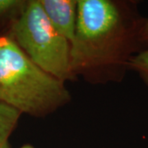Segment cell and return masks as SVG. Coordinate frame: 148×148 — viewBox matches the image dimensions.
<instances>
[{
    "mask_svg": "<svg viewBox=\"0 0 148 148\" xmlns=\"http://www.w3.org/2000/svg\"><path fill=\"white\" fill-rule=\"evenodd\" d=\"M145 17L135 0H77L71 42V68L88 84L119 83L131 58L146 49L141 40Z\"/></svg>",
    "mask_w": 148,
    "mask_h": 148,
    "instance_id": "cell-1",
    "label": "cell"
},
{
    "mask_svg": "<svg viewBox=\"0 0 148 148\" xmlns=\"http://www.w3.org/2000/svg\"><path fill=\"white\" fill-rule=\"evenodd\" d=\"M71 100L65 82L38 67L8 32H0V102L21 114L45 118Z\"/></svg>",
    "mask_w": 148,
    "mask_h": 148,
    "instance_id": "cell-2",
    "label": "cell"
},
{
    "mask_svg": "<svg viewBox=\"0 0 148 148\" xmlns=\"http://www.w3.org/2000/svg\"><path fill=\"white\" fill-rule=\"evenodd\" d=\"M5 32L45 72L65 83L77 80L71 68V44L49 21L39 0H27Z\"/></svg>",
    "mask_w": 148,
    "mask_h": 148,
    "instance_id": "cell-3",
    "label": "cell"
},
{
    "mask_svg": "<svg viewBox=\"0 0 148 148\" xmlns=\"http://www.w3.org/2000/svg\"><path fill=\"white\" fill-rule=\"evenodd\" d=\"M49 21L70 44L77 21V0H39Z\"/></svg>",
    "mask_w": 148,
    "mask_h": 148,
    "instance_id": "cell-4",
    "label": "cell"
},
{
    "mask_svg": "<svg viewBox=\"0 0 148 148\" xmlns=\"http://www.w3.org/2000/svg\"><path fill=\"white\" fill-rule=\"evenodd\" d=\"M21 115L20 111L0 102V148H10L9 138Z\"/></svg>",
    "mask_w": 148,
    "mask_h": 148,
    "instance_id": "cell-5",
    "label": "cell"
},
{
    "mask_svg": "<svg viewBox=\"0 0 148 148\" xmlns=\"http://www.w3.org/2000/svg\"><path fill=\"white\" fill-rule=\"evenodd\" d=\"M27 0H0V26L9 24L21 14L26 7Z\"/></svg>",
    "mask_w": 148,
    "mask_h": 148,
    "instance_id": "cell-6",
    "label": "cell"
},
{
    "mask_svg": "<svg viewBox=\"0 0 148 148\" xmlns=\"http://www.w3.org/2000/svg\"><path fill=\"white\" fill-rule=\"evenodd\" d=\"M128 70L133 71L148 86V48L135 54L128 64Z\"/></svg>",
    "mask_w": 148,
    "mask_h": 148,
    "instance_id": "cell-7",
    "label": "cell"
},
{
    "mask_svg": "<svg viewBox=\"0 0 148 148\" xmlns=\"http://www.w3.org/2000/svg\"><path fill=\"white\" fill-rule=\"evenodd\" d=\"M141 40L145 49L148 48V17H145L141 31Z\"/></svg>",
    "mask_w": 148,
    "mask_h": 148,
    "instance_id": "cell-8",
    "label": "cell"
},
{
    "mask_svg": "<svg viewBox=\"0 0 148 148\" xmlns=\"http://www.w3.org/2000/svg\"><path fill=\"white\" fill-rule=\"evenodd\" d=\"M20 148H35L32 145H31V144H26V145H24V146H22V147H21Z\"/></svg>",
    "mask_w": 148,
    "mask_h": 148,
    "instance_id": "cell-9",
    "label": "cell"
}]
</instances>
